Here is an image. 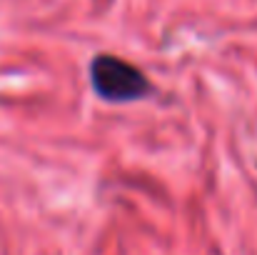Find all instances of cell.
<instances>
[{
    "mask_svg": "<svg viewBox=\"0 0 257 255\" xmlns=\"http://www.w3.org/2000/svg\"><path fill=\"white\" fill-rule=\"evenodd\" d=\"M90 85L97 93V98L107 103H133L153 93V85L138 65L107 53L92 58Z\"/></svg>",
    "mask_w": 257,
    "mask_h": 255,
    "instance_id": "cell-1",
    "label": "cell"
}]
</instances>
